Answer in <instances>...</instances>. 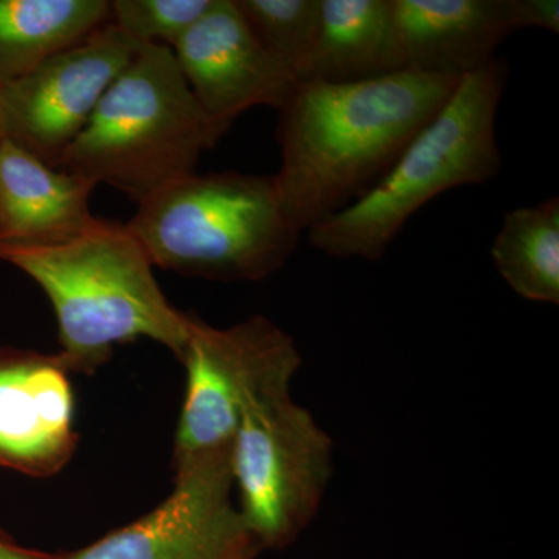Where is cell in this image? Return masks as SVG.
I'll return each instance as SVG.
<instances>
[{"mask_svg":"<svg viewBox=\"0 0 559 559\" xmlns=\"http://www.w3.org/2000/svg\"><path fill=\"white\" fill-rule=\"evenodd\" d=\"M460 80L403 70L360 83L299 81L278 109L275 189L307 231L348 207L395 164Z\"/></svg>","mask_w":559,"mask_h":559,"instance_id":"cell-1","label":"cell"},{"mask_svg":"<svg viewBox=\"0 0 559 559\" xmlns=\"http://www.w3.org/2000/svg\"><path fill=\"white\" fill-rule=\"evenodd\" d=\"M0 261L27 274L49 297L58 355L70 373H94L114 347L140 337L182 359L190 316L167 299L148 252L127 224L97 218L68 240L0 241Z\"/></svg>","mask_w":559,"mask_h":559,"instance_id":"cell-2","label":"cell"},{"mask_svg":"<svg viewBox=\"0 0 559 559\" xmlns=\"http://www.w3.org/2000/svg\"><path fill=\"white\" fill-rule=\"evenodd\" d=\"M507 79L509 64L499 58L463 76L447 105L366 194L307 230L312 248L331 259L381 260L433 198L495 179L503 162L496 116Z\"/></svg>","mask_w":559,"mask_h":559,"instance_id":"cell-3","label":"cell"},{"mask_svg":"<svg viewBox=\"0 0 559 559\" xmlns=\"http://www.w3.org/2000/svg\"><path fill=\"white\" fill-rule=\"evenodd\" d=\"M159 270L212 282H261L282 270L300 235L274 175L187 176L138 204L128 221Z\"/></svg>","mask_w":559,"mask_h":559,"instance_id":"cell-4","label":"cell"},{"mask_svg":"<svg viewBox=\"0 0 559 559\" xmlns=\"http://www.w3.org/2000/svg\"><path fill=\"white\" fill-rule=\"evenodd\" d=\"M218 142L173 49L151 44L110 84L61 170L140 204L197 173L202 153Z\"/></svg>","mask_w":559,"mask_h":559,"instance_id":"cell-5","label":"cell"},{"mask_svg":"<svg viewBox=\"0 0 559 559\" xmlns=\"http://www.w3.org/2000/svg\"><path fill=\"white\" fill-rule=\"evenodd\" d=\"M230 465L250 538L259 549H283L318 514L333 477V440L290 385H278L242 407Z\"/></svg>","mask_w":559,"mask_h":559,"instance_id":"cell-6","label":"cell"},{"mask_svg":"<svg viewBox=\"0 0 559 559\" xmlns=\"http://www.w3.org/2000/svg\"><path fill=\"white\" fill-rule=\"evenodd\" d=\"M180 362L187 390L176 429L175 469L230 450L245 404L263 390L290 385L301 358L293 337L266 316L227 329L190 316Z\"/></svg>","mask_w":559,"mask_h":559,"instance_id":"cell-7","label":"cell"},{"mask_svg":"<svg viewBox=\"0 0 559 559\" xmlns=\"http://www.w3.org/2000/svg\"><path fill=\"white\" fill-rule=\"evenodd\" d=\"M114 24L0 86L3 138L61 170L110 84L139 50Z\"/></svg>","mask_w":559,"mask_h":559,"instance_id":"cell-8","label":"cell"},{"mask_svg":"<svg viewBox=\"0 0 559 559\" xmlns=\"http://www.w3.org/2000/svg\"><path fill=\"white\" fill-rule=\"evenodd\" d=\"M230 451L175 469L159 507L62 559H252L260 549L234 498Z\"/></svg>","mask_w":559,"mask_h":559,"instance_id":"cell-9","label":"cell"},{"mask_svg":"<svg viewBox=\"0 0 559 559\" xmlns=\"http://www.w3.org/2000/svg\"><path fill=\"white\" fill-rule=\"evenodd\" d=\"M173 53L219 140L246 110L259 106L282 108L299 84L264 49L237 0H213Z\"/></svg>","mask_w":559,"mask_h":559,"instance_id":"cell-10","label":"cell"},{"mask_svg":"<svg viewBox=\"0 0 559 559\" xmlns=\"http://www.w3.org/2000/svg\"><path fill=\"white\" fill-rule=\"evenodd\" d=\"M69 369L58 355L0 347V466L60 473L79 448Z\"/></svg>","mask_w":559,"mask_h":559,"instance_id":"cell-11","label":"cell"},{"mask_svg":"<svg viewBox=\"0 0 559 559\" xmlns=\"http://www.w3.org/2000/svg\"><path fill=\"white\" fill-rule=\"evenodd\" d=\"M407 69L462 80L488 62L514 28L509 0H393Z\"/></svg>","mask_w":559,"mask_h":559,"instance_id":"cell-12","label":"cell"},{"mask_svg":"<svg viewBox=\"0 0 559 559\" xmlns=\"http://www.w3.org/2000/svg\"><path fill=\"white\" fill-rule=\"evenodd\" d=\"M94 183L0 138V241L43 245L87 229Z\"/></svg>","mask_w":559,"mask_h":559,"instance_id":"cell-13","label":"cell"},{"mask_svg":"<svg viewBox=\"0 0 559 559\" xmlns=\"http://www.w3.org/2000/svg\"><path fill=\"white\" fill-rule=\"evenodd\" d=\"M322 20L304 80L360 83L407 69L393 0H320Z\"/></svg>","mask_w":559,"mask_h":559,"instance_id":"cell-14","label":"cell"},{"mask_svg":"<svg viewBox=\"0 0 559 559\" xmlns=\"http://www.w3.org/2000/svg\"><path fill=\"white\" fill-rule=\"evenodd\" d=\"M110 22L109 0H0V86Z\"/></svg>","mask_w":559,"mask_h":559,"instance_id":"cell-15","label":"cell"},{"mask_svg":"<svg viewBox=\"0 0 559 559\" xmlns=\"http://www.w3.org/2000/svg\"><path fill=\"white\" fill-rule=\"evenodd\" d=\"M491 260L522 299L559 305V198L507 212Z\"/></svg>","mask_w":559,"mask_h":559,"instance_id":"cell-16","label":"cell"},{"mask_svg":"<svg viewBox=\"0 0 559 559\" xmlns=\"http://www.w3.org/2000/svg\"><path fill=\"white\" fill-rule=\"evenodd\" d=\"M257 38L275 60L301 80L316 50L322 20L320 0H237Z\"/></svg>","mask_w":559,"mask_h":559,"instance_id":"cell-17","label":"cell"},{"mask_svg":"<svg viewBox=\"0 0 559 559\" xmlns=\"http://www.w3.org/2000/svg\"><path fill=\"white\" fill-rule=\"evenodd\" d=\"M212 5L213 0H110V24L138 46L175 49Z\"/></svg>","mask_w":559,"mask_h":559,"instance_id":"cell-18","label":"cell"},{"mask_svg":"<svg viewBox=\"0 0 559 559\" xmlns=\"http://www.w3.org/2000/svg\"><path fill=\"white\" fill-rule=\"evenodd\" d=\"M510 21L514 32L522 28H543L558 35V0H509Z\"/></svg>","mask_w":559,"mask_h":559,"instance_id":"cell-19","label":"cell"},{"mask_svg":"<svg viewBox=\"0 0 559 559\" xmlns=\"http://www.w3.org/2000/svg\"><path fill=\"white\" fill-rule=\"evenodd\" d=\"M0 559H62V557L61 555L24 549V547L16 546V544L0 536Z\"/></svg>","mask_w":559,"mask_h":559,"instance_id":"cell-20","label":"cell"},{"mask_svg":"<svg viewBox=\"0 0 559 559\" xmlns=\"http://www.w3.org/2000/svg\"><path fill=\"white\" fill-rule=\"evenodd\" d=\"M0 138H3V134H2V121H0Z\"/></svg>","mask_w":559,"mask_h":559,"instance_id":"cell-21","label":"cell"}]
</instances>
